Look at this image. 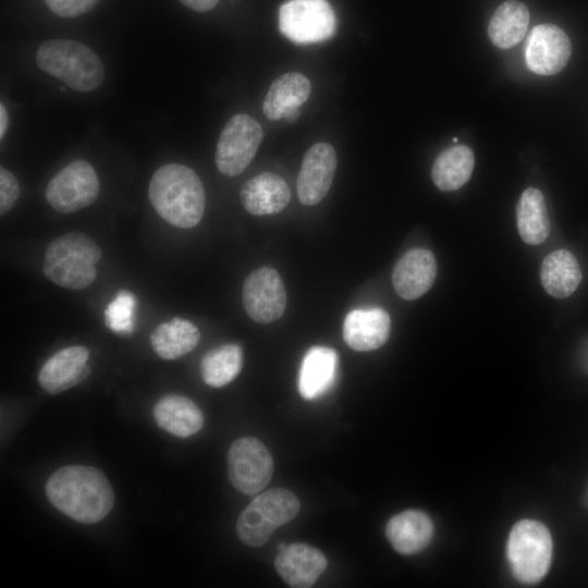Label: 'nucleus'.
<instances>
[{
  "label": "nucleus",
  "mask_w": 588,
  "mask_h": 588,
  "mask_svg": "<svg viewBox=\"0 0 588 588\" xmlns=\"http://www.w3.org/2000/svg\"><path fill=\"white\" fill-rule=\"evenodd\" d=\"M50 503L83 524L102 520L114 504V493L103 473L85 465H68L53 471L46 482Z\"/></svg>",
  "instance_id": "f257e3e1"
},
{
  "label": "nucleus",
  "mask_w": 588,
  "mask_h": 588,
  "mask_svg": "<svg viewBox=\"0 0 588 588\" xmlns=\"http://www.w3.org/2000/svg\"><path fill=\"white\" fill-rule=\"evenodd\" d=\"M148 197L157 213L169 224L189 229L205 211V189L198 175L180 163H167L152 174Z\"/></svg>",
  "instance_id": "f03ea898"
},
{
  "label": "nucleus",
  "mask_w": 588,
  "mask_h": 588,
  "mask_svg": "<svg viewBox=\"0 0 588 588\" xmlns=\"http://www.w3.org/2000/svg\"><path fill=\"white\" fill-rule=\"evenodd\" d=\"M101 258L97 243L84 233H66L46 248L44 273L52 283L69 290H83L97 278Z\"/></svg>",
  "instance_id": "7ed1b4c3"
},
{
  "label": "nucleus",
  "mask_w": 588,
  "mask_h": 588,
  "mask_svg": "<svg viewBox=\"0 0 588 588\" xmlns=\"http://www.w3.org/2000/svg\"><path fill=\"white\" fill-rule=\"evenodd\" d=\"M38 68L76 91H91L105 79V68L86 45L71 39L44 41L36 53Z\"/></svg>",
  "instance_id": "20e7f679"
},
{
  "label": "nucleus",
  "mask_w": 588,
  "mask_h": 588,
  "mask_svg": "<svg viewBox=\"0 0 588 588\" xmlns=\"http://www.w3.org/2000/svg\"><path fill=\"white\" fill-rule=\"evenodd\" d=\"M299 501L290 490L269 489L252 500L236 523L238 539L246 546H264L273 531L291 522L299 511Z\"/></svg>",
  "instance_id": "39448f33"
},
{
  "label": "nucleus",
  "mask_w": 588,
  "mask_h": 588,
  "mask_svg": "<svg viewBox=\"0 0 588 588\" xmlns=\"http://www.w3.org/2000/svg\"><path fill=\"white\" fill-rule=\"evenodd\" d=\"M506 553L513 575L518 581H540L548 573L552 558L549 529L532 519L517 522L510 532Z\"/></svg>",
  "instance_id": "423d86ee"
},
{
  "label": "nucleus",
  "mask_w": 588,
  "mask_h": 588,
  "mask_svg": "<svg viewBox=\"0 0 588 588\" xmlns=\"http://www.w3.org/2000/svg\"><path fill=\"white\" fill-rule=\"evenodd\" d=\"M279 29L298 45L320 42L334 35L336 17L327 0H289L279 9Z\"/></svg>",
  "instance_id": "0eeeda50"
},
{
  "label": "nucleus",
  "mask_w": 588,
  "mask_h": 588,
  "mask_svg": "<svg viewBox=\"0 0 588 588\" xmlns=\"http://www.w3.org/2000/svg\"><path fill=\"white\" fill-rule=\"evenodd\" d=\"M262 136V128L253 117L233 115L217 143L215 160L218 170L226 176L241 174L255 157Z\"/></svg>",
  "instance_id": "6e6552de"
},
{
  "label": "nucleus",
  "mask_w": 588,
  "mask_h": 588,
  "mask_svg": "<svg viewBox=\"0 0 588 588\" xmlns=\"http://www.w3.org/2000/svg\"><path fill=\"white\" fill-rule=\"evenodd\" d=\"M99 180L86 160H74L60 170L46 187L48 204L60 213L90 206L99 195Z\"/></svg>",
  "instance_id": "1a4fd4ad"
},
{
  "label": "nucleus",
  "mask_w": 588,
  "mask_h": 588,
  "mask_svg": "<svg viewBox=\"0 0 588 588\" xmlns=\"http://www.w3.org/2000/svg\"><path fill=\"white\" fill-rule=\"evenodd\" d=\"M228 473L237 491L254 495L269 483L273 474V460L261 441L253 437H242L229 449Z\"/></svg>",
  "instance_id": "9d476101"
},
{
  "label": "nucleus",
  "mask_w": 588,
  "mask_h": 588,
  "mask_svg": "<svg viewBox=\"0 0 588 588\" xmlns=\"http://www.w3.org/2000/svg\"><path fill=\"white\" fill-rule=\"evenodd\" d=\"M242 299L254 321L269 323L279 319L285 309L286 294L278 271L271 267L254 270L244 281Z\"/></svg>",
  "instance_id": "9b49d317"
},
{
  "label": "nucleus",
  "mask_w": 588,
  "mask_h": 588,
  "mask_svg": "<svg viewBox=\"0 0 588 588\" xmlns=\"http://www.w3.org/2000/svg\"><path fill=\"white\" fill-rule=\"evenodd\" d=\"M572 46L566 33L550 23L535 26L527 39L525 59L527 66L540 75L560 72L568 62Z\"/></svg>",
  "instance_id": "f8f14e48"
},
{
  "label": "nucleus",
  "mask_w": 588,
  "mask_h": 588,
  "mask_svg": "<svg viewBox=\"0 0 588 588\" xmlns=\"http://www.w3.org/2000/svg\"><path fill=\"white\" fill-rule=\"evenodd\" d=\"M336 169V154L328 143H316L305 154L297 176V195L303 205L314 206L328 194Z\"/></svg>",
  "instance_id": "ddd939ff"
},
{
  "label": "nucleus",
  "mask_w": 588,
  "mask_h": 588,
  "mask_svg": "<svg viewBox=\"0 0 588 588\" xmlns=\"http://www.w3.org/2000/svg\"><path fill=\"white\" fill-rule=\"evenodd\" d=\"M89 351L76 345L60 350L40 368L38 382L49 394H58L82 382L90 372Z\"/></svg>",
  "instance_id": "4468645a"
},
{
  "label": "nucleus",
  "mask_w": 588,
  "mask_h": 588,
  "mask_svg": "<svg viewBox=\"0 0 588 588\" xmlns=\"http://www.w3.org/2000/svg\"><path fill=\"white\" fill-rule=\"evenodd\" d=\"M437 274L433 254L425 248L406 252L396 262L392 283L400 297L413 301L424 295L432 285Z\"/></svg>",
  "instance_id": "2eb2a0df"
},
{
  "label": "nucleus",
  "mask_w": 588,
  "mask_h": 588,
  "mask_svg": "<svg viewBox=\"0 0 588 588\" xmlns=\"http://www.w3.org/2000/svg\"><path fill=\"white\" fill-rule=\"evenodd\" d=\"M323 553L306 543H292L279 550L274 567L291 587H311L327 568Z\"/></svg>",
  "instance_id": "dca6fc26"
},
{
  "label": "nucleus",
  "mask_w": 588,
  "mask_h": 588,
  "mask_svg": "<svg viewBox=\"0 0 588 588\" xmlns=\"http://www.w3.org/2000/svg\"><path fill=\"white\" fill-rule=\"evenodd\" d=\"M391 319L380 307L359 308L350 311L343 322L345 343L358 352L381 347L390 336Z\"/></svg>",
  "instance_id": "f3484780"
},
{
  "label": "nucleus",
  "mask_w": 588,
  "mask_h": 588,
  "mask_svg": "<svg viewBox=\"0 0 588 588\" xmlns=\"http://www.w3.org/2000/svg\"><path fill=\"white\" fill-rule=\"evenodd\" d=\"M240 199L243 207L254 216L274 215L287 206L291 189L280 175L264 172L244 183Z\"/></svg>",
  "instance_id": "a211bd4d"
},
{
  "label": "nucleus",
  "mask_w": 588,
  "mask_h": 588,
  "mask_svg": "<svg viewBox=\"0 0 588 588\" xmlns=\"http://www.w3.org/2000/svg\"><path fill=\"white\" fill-rule=\"evenodd\" d=\"M338 371V353L330 347L314 346L303 357L298 373V392L305 400L320 397L333 385Z\"/></svg>",
  "instance_id": "6ab92c4d"
},
{
  "label": "nucleus",
  "mask_w": 588,
  "mask_h": 588,
  "mask_svg": "<svg viewBox=\"0 0 588 588\" xmlns=\"http://www.w3.org/2000/svg\"><path fill=\"white\" fill-rule=\"evenodd\" d=\"M385 535L396 552L411 555L429 544L433 536V524L426 513L407 510L388 522Z\"/></svg>",
  "instance_id": "aec40b11"
},
{
  "label": "nucleus",
  "mask_w": 588,
  "mask_h": 588,
  "mask_svg": "<svg viewBox=\"0 0 588 588\" xmlns=\"http://www.w3.org/2000/svg\"><path fill=\"white\" fill-rule=\"evenodd\" d=\"M156 424L167 432L187 438L198 432L204 425L200 408L188 397L168 394L158 400L152 409Z\"/></svg>",
  "instance_id": "412c9836"
},
{
  "label": "nucleus",
  "mask_w": 588,
  "mask_h": 588,
  "mask_svg": "<svg viewBox=\"0 0 588 588\" xmlns=\"http://www.w3.org/2000/svg\"><path fill=\"white\" fill-rule=\"evenodd\" d=\"M540 280L551 296H571L581 281V270L576 257L566 249L550 253L541 264Z\"/></svg>",
  "instance_id": "4be33fe9"
},
{
  "label": "nucleus",
  "mask_w": 588,
  "mask_h": 588,
  "mask_svg": "<svg viewBox=\"0 0 588 588\" xmlns=\"http://www.w3.org/2000/svg\"><path fill=\"white\" fill-rule=\"evenodd\" d=\"M200 340L198 328L191 321L174 317L158 324L150 335L151 347L163 359H176L193 351Z\"/></svg>",
  "instance_id": "5701e85b"
},
{
  "label": "nucleus",
  "mask_w": 588,
  "mask_h": 588,
  "mask_svg": "<svg viewBox=\"0 0 588 588\" xmlns=\"http://www.w3.org/2000/svg\"><path fill=\"white\" fill-rule=\"evenodd\" d=\"M309 79L297 72L280 75L270 85L262 103L265 115L272 121L283 118L290 108L301 107L309 97Z\"/></svg>",
  "instance_id": "b1692460"
},
{
  "label": "nucleus",
  "mask_w": 588,
  "mask_h": 588,
  "mask_svg": "<svg viewBox=\"0 0 588 588\" xmlns=\"http://www.w3.org/2000/svg\"><path fill=\"white\" fill-rule=\"evenodd\" d=\"M474 166L475 157L469 147L451 146L436 158L431 168V179L443 192L456 191L470 179Z\"/></svg>",
  "instance_id": "393cba45"
},
{
  "label": "nucleus",
  "mask_w": 588,
  "mask_h": 588,
  "mask_svg": "<svg viewBox=\"0 0 588 588\" xmlns=\"http://www.w3.org/2000/svg\"><path fill=\"white\" fill-rule=\"evenodd\" d=\"M516 222L520 238L530 245L543 243L550 233V220L542 193L528 187L516 206Z\"/></svg>",
  "instance_id": "a878e982"
},
{
  "label": "nucleus",
  "mask_w": 588,
  "mask_h": 588,
  "mask_svg": "<svg viewBox=\"0 0 588 588\" xmlns=\"http://www.w3.org/2000/svg\"><path fill=\"white\" fill-rule=\"evenodd\" d=\"M528 24L527 7L517 0H509L494 11L488 25V34L497 47L507 49L524 38Z\"/></svg>",
  "instance_id": "bb28decb"
},
{
  "label": "nucleus",
  "mask_w": 588,
  "mask_h": 588,
  "mask_svg": "<svg viewBox=\"0 0 588 588\" xmlns=\"http://www.w3.org/2000/svg\"><path fill=\"white\" fill-rule=\"evenodd\" d=\"M243 352L240 345L229 343L207 352L200 362L204 382L212 388H221L233 381L240 373Z\"/></svg>",
  "instance_id": "cd10ccee"
},
{
  "label": "nucleus",
  "mask_w": 588,
  "mask_h": 588,
  "mask_svg": "<svg viewBox=\"0 0 588 588\" xmlns=\"http://www.w3.org/2000/svg\"><path fill=\"white\" fill-rule=\"evenodd\" d=\"M136 305V297L132 292L120 290L105 309L106 326L122 335L133 333Z\"/></svg>",
  "instance_id": "c85d7f7f"
},
{
  "label": "nucleus",
  "mask_w": 588,
  "mask_h": 588,
  "mask_svg": "<svg viewBox=\"0 0 588 588\" xmlns=\"http://www.w3.org/2000/svg\"><path fill=\"white\" fill-rule=\"evenodd\" d=\"M99 0H45L48 8L61 17H76L90 11Z\"/></svg>",
  "instance_id": "c756f323"
},
{
  "label": "nucleus",
  "mask_w": 588,
  "mask_h": 588,
  "mask_svg": "<svg viewBox=\"0 0 588 588\" xmlns=\"http://www.w3.org/2000/svg\"><path fill=\"white\" fill-rule=\"evenodd\" d=\"M20 196L16 177L9 170L0 169V213H7L15 205Z\"/></svg>",
  "instance_id": "7c9ffc66"
},
{
  "label": "nucleus",
  "mask_w": 588,
  "mask_h": 588,
  "mask_svg": "<svg viewBox=\"0 0 588 588\" xmlns=\"http://www.w3.org/2000/svg\"><path fill=\"white\" fill-rule=\"evenodd\" d=\"M185 7L196 12H208L212 10L219 0H179Z\"/></svg>",
  "instance_id": "2f4dec72"
},
{
  "label": "nucleus",
  "mask_w": 588,
  "mask_h": 588,
  "mask_svg": "<svg viewBox=\"0 0 588 588\" xmlns=\"http://www.w3.org/2000/svg\"><path fill=\"white\" fill-rule=\"evenodd\" d=\"M8 122H9L8 112H7L3 103H1L0 105V138L1 139L3 138V136L5 134Z\"/></svg>",
  "instance_id": "473e14b6"
},
{
  "label": "nucleus",
  "mask_w": 588,
  "mask_h": 588,
  "mask_svg": "<svg viewBox=\"0 0 588 588\" xmlns=\"http://www.w3.org/2000/svg\"><path fill=\"white\" fill-rule=\"evenodd\" d=\"M299 115H301L299 107H295V108L287 109L283 115V119H285L287 123H294L298 120Z\"/></svg>",
  "instance_id": "72a5a7b5"
},
{
  "label": "nucleus",
  "mask_w": 588,
  "mask_h": 588,
  "mask_svg": "<svg viewBox=\"0 0 588 588\" xmlns=\"http://www.w3.org/2000/svg\"><path fill=\"white\" fill-rule=\"evenodd\" d=\"M285 546H286V544L282 542V543L279 544L278 549L281 550V549H283Z\"/></svg>",
  "instance_id": "f704fd0d"
},
{
  "label": "nucleus",
  "mask_w": 588,
  "mask_h": 588,
  "mask_svg": "<svg viewBox=\"0 0 588 588\" xmlns=\"http://www.w3.org/2000/svg\"><path fill=\"white\" fill-rule=\"evenodd\" d=\"M60 90H61V91H64V90H65V88H64L63 86H61V87H60Z\"/></svg>",
  "instance_id": "c9c22d12"
}]
</instances>
